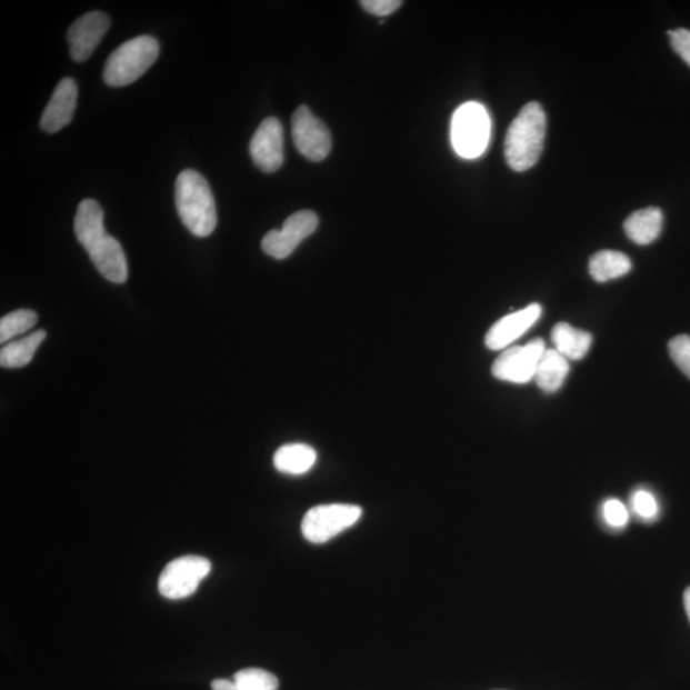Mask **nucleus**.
<instances>
[{"label":"nucleus","mask_w":690,"mask_h":690,"mask_svg":"<svg viewBox=\"0 0 690 690\" xmlns=\"http://www.w3.org/2000/svg\"><path fill=\"white\" fill-rule=\"evenodd\" d=\"M74 234L100 274L123 284L128 278L126 254L121 243L106 232L104 211L96 200H83L77 208Z\"/></svg>","instance_id":"obj_1"},{"label":"nucleus","mask_w":690,"mask_h":690,"mask_svg":"<svg viewBox=\"0 0 690 690\" xmlns=\"http://www.w3.org/2000/svg\"><path fill=\"white\" fill-rule=\"evenodd\" d=\"M176 207L179 218L196 237H209L218 223L214 196L210 186L194 170H183L176 182Z\"/></svg>","instance_id":"obj_2"},{"label":"nucleus","mask_w":690,"mask_h":690,"mask_svg":"<svg viewBox=\"0 0 690 690\" xmlns=\"http://www.w3.org/2000/svg\"><path fill=\"white\" fill-rule=\"evenodd\" d=\"M544 134H547V116L539 102H528L510 124L506 139V159L516 172H524L539 161Z\"/></svg>","instance_id":"obj_3"},{"label":"nucleus","mask_w":690,"mask_h":690,"mask_svg":"<svg viewBox=\"0 0 690 690\" xmlns=\"http://www.w3.org/2000/svg\"><path fill=\"white\" fill-rule=\"evenodd\" d=\"M160 47L157 39L143 36L124 42L108 58L104 81L109 87L123 88L138 81L157 62Z\"/></svg>","instance_id":"obj_4"},{"label":"nucleus","mask_w":690,"mask_h":690,"mask_svg":"<svg viewBox=\"0 0 690 690\" xmlns=\"http://www.w3.org/2000/svg\"><path fill=\"white\" fill-rule=\"evenodd\" d=\"M491 121L480 102H466L457 109L451 121V143L459 157L476 159L488 148Z\"/></svg>","instance_id":"obj_5"},{"label":"nucleus","mask_w":690,"mask_h":690,"mask_svg":"<svg viewBox=\"0 0 690 690\" xmlns=\"http://www.w3.org/2000/svg\"><path fill=\"white\" fill-rule=\"evenodd\" d=\"M211 572V562L199 556L170 561L159 578V592L169 600L189 598Z\"/></svg>","instance_id":"obj_6"},{"label":"nucleus","mask_w":690,"mask_h":690,"mask_svg":"<svg viewBox=\"0 0 690 690\" xmlns=\"http://www.w3.org/2000/svg\"><path fill=\"white\" fill-rule=\"evenodd\" d=\"M362 516V509L353 504L319 506L307 511L302 533L307 541L323 543L352 527Z\"/></svg>","instance_id":"obj_7"},{"label":"nucleus","mask_w":690,"mask_h":690,"mask_svg":"<svg viewBox=\"0 0 690 690\" xmlns=\"http://www.w3.org/2000/svg\"><path fill=\"white\" fill-rule=\"evenodd\" d=\"M547 351L541 338L531 340L526 346L509 347L492 364V374L499 380L527 383L534 379L537 364Z\"/></svg>","instance_id":"obj_8"},{"label":"nucleus","mask_w":690,"mask_h":690,"mask_svg":"<svg viewBox=\"0 0 690 690\" xmlns=\"http://www.w3.org/2000/svg\"><path fill=\"white\" fill-rule=\"evenodd\" d=\"M319 227V218L310 210H301L286 220L280 230H270L263 237L262 250L271 258L284 260L291 256L300 243L314 233Z\"/></svg>","instance_id":"obj_9"},{"label":"nucleus","mask_w":690,"mask_h":690,"mask_svg":"<svg viewBox=\"0 0 690 690\" xmlns=\"http://www.w3.org/2000/svg\"><path fill=\"white\" fill-rule=\"evenodd\" d=\"M292 136L296 148L306 159L321 161L331 150V136L328 127L311 110L302 106L292 117Z\"/></svg>","instance_id":"obj_10"},{"label":"nucleus","mask_w":690,"mask_h":690,"mask_svg":"<svg viewBox=\"0 0 690 690\" xmlns=\"http://www.w3.org/2000/svg\"><path fill=\"white\" fill-rule=\"evenodd\" d=\"M250 153L256 167L262 172L274 173L284 161L283 126L276 117L267 118L250 143Z\"/></svg>","instance_id":"obj_11"},{"label":"nucleus","mask_w":690,"mask_h":690,"mask_svg":"<svg viewBox=\"0 0 690 690\" xmlns=\"http://www.w3.org/2000/svg\"><path fill=\"white\" fill-rule=\"evenodd\" d=\"M109 28V17L102 12H90L77 20L67 33L73 61L87 62Z\"/></svg>","instance_id":"obj_12"},{"label":"nucleus","mask_w":690,"mask_h":690,"mask_svg":"<svg viewBox=\"0 0 690 690\" xmlns=\"http://www.w3.org/2000/svg\"><path fill=\"white\" fill-rule=\"evenodd\" d=\"M542 307L539 303L527 306L526 309L500 319L486 334V347L491 351L509 348L516 340L526 334L541 318Z\"/></svg>","instance_id":"obj_13"},{"label":"nucleus","mask_w":690,"mask_h":690,"mask_svg":"<svg viewBox=\"0 0 690 690\" xmlns=\"http://www.w3.org/2000/svg\"><path fill=\"white\" fill-rule=\"evenodd\" d=\"M79 89L73 79L66 77L57 84L49 104L40 119V127L47 133H56L72 122Z\"/></svg>","instance_id":"obj_14"},{"label":"nucleus","mask_w":690,"mask_h":690,"mask_svg":"<svg viewBox=\"0 0 690 690\" xmlns=\"http://www.w3.org/2000/svg\"><path fill=\"white\" fill-rule=\"evenodd\" d=\"M662 226V211L659 208H646L628 217L624 230L630 241L644 246L658 240Z\"/></svg>","instance_id":"obj_15"},{"label":"nucleus","mask_w":690,"mask_h":690,"mask_svg":"<svg viewBox=\"0 0 690 690\" xmlns=\"http://www.w3.org/2000/svg\"><path fill=\"white\" fill-rule=\"evenodd\" d=\"M551 340L557 351L567 360L579 361L590 351V332L573 328L568 322H559L551 331Z\"/></svg>","instance_id":"obj_16"},{"label":"nucleus","mask_w":690,"mask_h":690,"mask_svg":"<svg viewBox=\"0 0 690 690\" xmlns=\"http://www.w3.org/2000/svg\"><path fill=\"white\" fill-rule=\"evenodd\" d=\"M569 371L567 358L557 349H547L537 364L533 380L544 393H556L564 383Z\"/></svg>","instance_id":"obj_17"},{"label":"nucleus","mask_w":690,"mask_h":690,"mask_svg":"<svg viewBox=\"0 0 690 690\" xmlns=\"http://www.w3.org/2000/svg\"><path fill=\"white\" fill-rule=\"evenodd\" d=\"M317 450L306 444H288L278 449L274 466L281 473L300 476L317 463Z\"/></svg>","instance_id":"obj_18"},{"label":"nucleus","mask_w":690,"mask_h":690,"mask_svg":"<svg viewBox=\"0 0 690 690\" xmlns=\"http://www.w3.org/2000/svg\"><path fill=\"white\" fill-rule=\"evenodd\" d=\"M630 269H632V261L627 254L610 250L594 253L590 260V267H588L591 277L599 283L624 277Z\"/></svg>","instance_id":"obj_19"},{"label":"nucleus","mask_w":690,"mask_h":690,"mask_svg":"<svg viewBox=\"0 0 690 690\" xmlns=\"http://www.w3.org/2000/svg\"><path fill=\"white\" fill-rule=\"evenodd\" d=\"M47 338L44 330H38L11 344H7L0 351V364L4 369H20L29 364L36 356L38 348Z\"/></svg>","instance_id":"obj_20"},{"label":"nucleus","mask_w":690,"mask_h":690,"mask_svg":"<svg viewBox=\"0 0 690 690\" xmlns=\"http://www.w3.org/2000/svg\"><path fill=\"white\" fill-rule=\"evenodd\" d=\"M38 314L31 310H17L6 314L0 320V342L4 344L8 340L23 334L37 326Z\"/></svg>","instance_id":"obj_21"},{"label":"nucleus","mask_w":690,"mask_h":690,"mask_svg":"<svg viewBox=\"0 0 690 690\" xmlns=\"http://www.w3.org/2000/svg\"><path fill=\"white\" fill-rule=\"evenodd\" d=\"M236 690H278L279 681L271 672L250 668L236 672Z\"/></svg>","instance_id":"obj_22"},{"label":"nucleus","mask_w":690,"mask_h":690,"mask_svg":"<svg viewBox=\"0 0 690 690\" xmlns=\"http://www.w3.org/2000/svg\"><path fill=\"white\" fill-rule=\"evenodd\" d=\"M669 353L681 372L690 379V337L683 334L671 339Z\"/></svg>","instance_id":"obj_23"},{"label":"nucleus","mask_w":690,"mask_h":690,"mask_svg":"<svg viewBox=\"0 0 690 690\" xmlns=\"http://www.w3.org/2000/svg\"><path fill=\"white\" fill-rule=\"evenodd\" d=\"M634 513L646 521H652L659 514V502L653 493L647 490H637L632 497Z\"/></svg>","instance_id":"obj_24"},{"label":"nucleus","mask_w":690,"mask_h":690,"mask_svg":"<svg viewBox=\"0 0 690 690\" xmlns=\"http://www.w3.org/2000/svg\"><path fill=\"white\" fill-rule=\"evenodd\" d=\"M602 513L604 522L613 528L624 527L629 521V513L626 506L617 499H610L604 502Z\"/></svg>","instance_id":"obj_25"},{"label":"nucleus","mask_w":690,"mask_h":690,"mask_svg":"<svg viewBox=\"0 0 690 690\" xmlns=\"http://www.w3.org/2000/svg\"><path fill=\"white\" fill-rule=\"evenodd\" d=\"M672 49L690 66V31L687 29H677L669 31Z\"/></svg>","instance_id":"obj_26"},{"label":"nucleus","mask_w":690,"mask_h":690,"mask_svg":"<svg viewBox=\"0 0 690 690\" xmlns=\"http://www.w3.org/2000/svg\"><path fill=\"white\" fill-rule=\"evenodd\" d=\"M402 4L403 2L399 0H363L361 2L364 11L379 17L394 13Z\"/></svg>","instance_id":"obj_27"},{"label":"nucleus","mask_w":690,"mask_h":690,"mask_svg":"<svg viewBox=\"0 0 690 690\" xmlns=\"http://www.w3.org/2000/svg\"><path fill=\"white\" fill-rule=\"evenodd\" d=\"M212 690H236V684L233 680L229 679H217L211 683Z\"/></svg>","instance_id":"obj_28"},{"label":"nucleus","mask_w":690,"mask_h":690,"mask_svg":"<svg viewBox=\"0 0 690 690\" xmlns=\"http://www.w3.org/2000/svg\"><path fill=\"white\" fill-rule=\"evenodd\" d=\"M684 608L690 620V587L687 588V591L684 592Z\"/></svg>","instance_id":"obj_29"}]
</instances>
